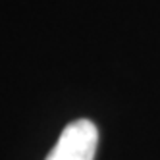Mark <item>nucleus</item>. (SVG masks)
Segmentation results:
<instances>
[{
    "label": "nucleus",
    "mask_w": 160,
    "mask_h": 160,
    "mask_svg": "<svg viewBox=\"0 0 160 160\" xmlns=\"http://www.w3.org/2000/svg\"><path fill=\"white\" fill-rule=\"evenodd\" d=\"M98 145V129L89 120L68 123L54 148L44 160H93Z\"/></svg>",
    "instance_id": "nucleus-1"
}]
</instances>
